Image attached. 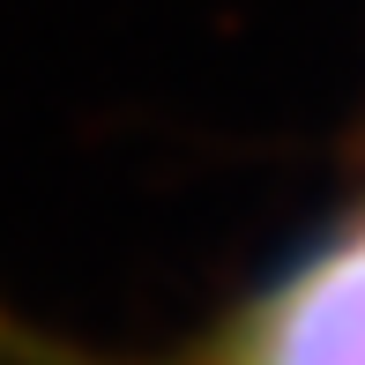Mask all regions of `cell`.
I'll return each instance as SVG.
<instances>
[{
    "label": "cell",
    "instance_id": "6da1fadb",
    "mask_svg": "<svg viewBox=\"0 0 365 365\" xmlns=\"http://www.w3.org/2000/svg\"><path fill=\"white\" fill-rule=\"evenodd\" d=\"M187 365H365V217L298 246L194 343Z\"/></svg>",
    "mask_w": 365,
    "mask_h": 365
}]
</instances>
